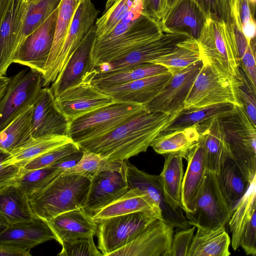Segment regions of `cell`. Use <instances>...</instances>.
I'll return each mask as SVG.
<instances>
[{
	"label": "cell",
	"mask_w": 256,
	"mask_h": 256,
	"mask_svg": "<svg viewBox=\"0 0 256 256\" xmlns=\"http://www.w3.org/2000/svg\"><path fill=\"white\" fill-rule=\"evenodd\" d=\"M178 113L168 114L146 110L101 136L77 144L80 150L95 152L108 161L126 160L146 152L152 140Z\"/></svg>",
	"instance_id": "1"
},
{
	"label": "cell",
	"mask_w": 256,
	"mask_h": 256,
	"mask_svg": "<svg viewBox=\"0 0 256 256\" xmlns=\"http://www.w3.org/2000/svg\"><path fill=\"white\" fill-rule=\"evenodd\" d=\"M162 33L159 22L143 13L142 0H136L130 12L108 34L96 38L92 68L122 56Z\"/></svg>",
	"instance_id": "2"
},
{
	"label": "cell",
	"mask_w": 256,
	"mask_h": 256,
	"mask_svg": "<svg viewBox=\"0 0 256 256\" xmlns=\"http://www.w3.org/2000/svg\"><path fill=\"white\" fill-rule=\"evenodd\" d=\"M91 180L80 174H61L28 196L37 218L46 220L62 213L84 208Z\"/></svg>",
	"instance_id": "3"
},
{
	"label": "cell",
	"mask_w": 256,
	"mask_h": 256,
	"mask_svg": "<svg viewBox=\"0 0 256 256\" xmlns=\"http://www.w3.org/2000/svg\"><path fill=\"white\" fill-rule=\"evenodd\" d=\"M242 83V80L226 74L211 63L202 61L185 100L184 108H198L223 103L242 106L240 96Z\"/></svg>",
	"instance_id": "4"
},
{
	"label": "cell",
	"mask_w": 256,
	"mask_h": 256,
	"mask_svg": "<svg viewBox=\"0 0 256 256\" xmlns=\"http://www.w3.org/2000/svg\"><path fill=\"white\" fill-rule=\"evenodd\" d=\"M220 118L230 154L251 182L256 176V126L243 106Z\"/></svg>",
	"instance_id": "5"
},
{
	"label": "cell",
	"mask_w": 256,
	"mask_h": 256,
	"mask_svg": "<svg viewBox=\"0 0 256 256\" xmlns=\"http://www.w3.org/2000/svg\"><path fill=\"white\" fill-rule=\"evenodd\" d=\"M146 110L144 104L116 102L69 122L67 136L76 143L94 139Z\"/></svg>",
	"instance_id": "6"
},
{
	"label": "cell",
	"mask_w": 256,
	"mask_h": 256,
	"mask_svg": "<svg viewBox=\"0 0 256 256\" xmlns=\"http://www.w3.org/2000/svg\"><path fill=\"white\" fill-rule=\"evenodd\" d=\"M198 42L202 61L242 80L238 52L224 21L208 18Z\"/></svg>",
	"instance_id": "7"
},
{
	"label": "cell",
	"mask_w": 256,
	"mask_h": 256,
	"mask_svg": "<svg viewBox=\"0 0 256 256\" xmlns=\"http://www.w3.org/2000/svg\"><path fill=\"white\" fill-rule=\"evenodd\" d=\"M232 212L220 188L216 174L206 170L194 210L185 213L189 224L214 230L225 226Z\"/></svg>",
	"instance_id": "8"
},
{
	"label": "cell",
	"mask_w": 256,
	"mask_h": 256,
	"mask_svg": "<svg viewBox=\"0 0 256 256\" xmlns=\"http://www.w3.org/2000/svg\"><path fill=\"white\" fill-rule=\"evenodd\" d=\"M161 215L140 212L108 218L98 223V248L104 256L127 244Z\"/></svg>",
	"instance_id": "9"
},
{
	"label": "cell",
	"mask_w": 256,
	"mask_h": 256,
	"mask_svg": "<svg viewBox=\"0 0 256 256\" xmlns=\"http://www.w3.org/2000/svg\"><path fill=\"white\" fill-rule=\"evenodd\" d=\"M42 75L23 70L10 78L0 98V132L14 119L33 106L42 88Z\"/></svg>",
	"instance_id": "10"
},
{
	"label": "cell",
	"mask_w": 256,
	"mask_h": 256,
	"mask_svg": "<svg viewBox=\"0 0 256 256\" xmlns=\"http://www.w3.org/2000/svg\"><path fill=\"white\" fill-rule=\"evenodd\" d=\"M96 72L92 68L78 84L55 96L58 108L68 122L116 102L111 96L92 85V82Z\"/></svg>",
	"instance_id": "11"
},
{
	"label": "cell",
	"mask_w": 256,
	"mask_h": 256,
	"mask_svg": "<svg viewBox=\"0 0 256 256\" xmlns=\"http://www.w3.org/2000/svg\"><path fill=\"white\" fill-rule=\"evenodd\" d=\"M58 8L42 25L21 42L15 54L13 63L26 66L42 74L52 47Z\"/></svg>",
	"instance_id": "12"
},
{
	"label": "cell",
	"mask_w": 256,
	"mask_h": 256,
	"mask_svg": "<svg viewBox=\"0 0 256 256\" xmlns=\"http://www.w3.org/2000/svg\"><path fill=\"white\" fill-rule=\"evenodd\" d=\"M202 65L196 62L172 75L158 94L144 104L149 112L174 114L184 109L186 96Z\"/></svg>",
	"instance_id": "13"
},
{
	"label": "cell",
	"mask_w": 256,
	"mask_h": 256,
	"mask_svg": "<svg viewBox=\"0 0 256 256\" xmlns=\"http://www.w3.org/2000/svg\"><path fill=\"white\" fill-rule=\"evenodd\" d=\"M174 228L158 218L109 256H170Z\"/></svg>",
	"instance_id": "14"
},
{
	"label": "cell",
	"mask_w": 256,
	"mask_h": 256,
	"mask_svg": "<svg viewBox=\"0 0 256 256\" xmlns=\"http://www.w3.org/2000/svg\"><path fill=\"white\" fill-rule=\"evenodd\" d=\"M126 174L128 188H138L146 194L160 208L163 220L179 230L190 228L184 210L174 208L166 202L160 176L146 173L127 162Z\"/></svg>",
	"instance_id": "15"
},
{
	"label": "cell",
	"mask_w": 256,
	"mask_h": 256,
	"mask_svg": "<svg viewBox=\"0 0 256 256\" xmlns=\"http://www.w3.org/2000/svg\"><path fill=\"white\" fill-rule=\"evenodd\" d=\"M189 38L185 34L162 32L122 56L94 68L97 72H106L152 63L154 60L173 52L180 42Z\"/></svg>",
	"instance_id": "16"
},
{
	"label": "cell",
	"mask_w": 256,
	"mask_h": 256,
	"mask_svg": "<svg viewBox=\"0 0 256 256\" xmlns=\"http://www.w3.org/2000/svg\"><path fill=\"white\" fill-rule=\"evenodd\" d=\"M207 19L194 0H177L158 22L162 32L185 34L198 41Z\"/></svg>",
	"instance_id": "17"
},
{
	"label": "cell",
	"mask_w": 256,
	"mask_h": 256,
	"mask_svg": "<svg viewBox=\"0 0 256 256\" xmlns=\"http://www.w3.org/2000/svg\"><path fill=\"white\" fill-rule=\"evenodd\" d=\"M26 0H10L0 22V76H5L20 44Z\"/></svg>",
	"instance_id": "18"
},
{
	"label": "cell",
	"mask_w": 256,
	"mask_h": 256,
	"mask_svg": "<svg viewBox=\"0 0 256 256\" xmlns=\"http://www.w3.org/2000/svg\"><path fill=\"white\" fill-rule=\"evenodd\" d=\"M68 122L58 108L50 87H42L33 106V138L48 135L67 136Z\"/></svg>",
	"instance_id": "19"
},
{
	"label": "cell",
	"mask_w": 256,
	"mask_h": 256,
	"mask_svg": "<svg viewBox=\"0 0 256 256\" xmlns=\"http://www.w3.org/2000/svg\"><path fill=\"white\" fill-rule=\"evenodd\" d=\"M126 170V166L122 170H106L94 175L84 208L93 215L126 193L129 188Z\"/></svg>",
	"instance_id": "20"
},
{
	"label": "cell",
	"mask_w": 256,
	"mask_h": 256,
	"mask_svg": "<svg viewBox=\"0 0 256 256\" xmlns=\"http://www.w3.org/2000/svg\"><path fill=\"white\" fill-rule=\"evenodd\" d=\"M96 37L94 24L85 36L50 87L55 96L78 84L92 68V51Z\"/></svg>",
	"instance_id": "21"
},
{
	"label": "cell",
	"mask_w": 256,
	"mask_h": 256,
	"mask_svg": "<svg viewBox=\"0 0 256 256\" xmlns=\"http://www.w3.org/2000/svg\"><path fill=\"white\" fill-rule=\"evenodd\" d=\"M99 12L92 0H82L80 2L68 28L54 68V81L95 24Z\"/></svg>",
	"instance_id": "22"
},
{
	"label": "cell",
	"mask_w": 256,
	"mask_h": 256,
	"mask_svg": "<svg viewBox=\"0 0 256 256\" xmlns=\"http://www.w3.org/2000/svg\"><path fill=\"white\" fill-rule=\"evenodd\" d=\"M61 244L64 241L96 235L98 224L84 208L62 213L45 220Z\"/></svg>",
	"instance_id": "23"
},
{
	"label": "cell",
	"mask_w": 256,
	"mask_h": 256,
	"mask_svg": "<svg viewBox=\"0 0 256 256\" xmlns=\"http://www.w3.org/2000/svg\"><path fill=\"white\" fill-rule=\"evenodd\" d=\"M172 76L168 72L99 90L116 102L144 105L153 100Z\"/></svg>",
	"instance_id": "24"
},
{
	"label": "cell",
	"mask_w": 256,
	"mask_h": 256,
	"mask_svg": "<svg viewBox=\"0 0 256 256\" xmlns=\"http://www.w3.org/2000/svg\"><path fill=\"white\" fill-rule=\"evenodd\" d=\"M56 238L47 222L40 218L30 222L6 226L0 231V244L30 250Z\"/></svg>",
	"instance_id": "25"
},
{
	"label": "cell",
	"mask_w": 256,
	"mask_h": 256,
	"mask_svg": "<svg viewBox=\"0 0 256 256\" xmlns=\"http://www.w3.org/2000/svg\"><path fill=\"white\" fill-rule=\"evenodd\" d=\"M185 159L187 168L181 188V204L184 213L192 212L204 182L206 172L204 143L198 142L188 151Z\"/></svg>",
	"instance_id": "26"
},
{
	"label": "cell",
	"mask_w": 256,
	"mask_h": 256,
	"mask_svg": "<svg viewBox=\"0 0 256 256\" xmlns=\"http://www.w3.org/2000/svg\"><path fill=\"white\" fill-rule=\"evenodd\" d=\"M216 176L220 188L233 212L250 182L232 157L228 149L222 158Z\"/></svg>",
	"instance_id": "27"
},
{
	"label": "cell",
	"mask_w": 256,
	"mask_h": 256,
	"mask_svg": "<svg viewBox=\"0 0 256 256\" xmlns=\"http://www.w3.org/2000/svg\"><path fill=\"white\" fill-rule=\"evenodd\" d=\"M82 0H60L51 50L42 75V87L54 82V73L62 48L76 11Z\"/></svg>",
	"instance_id": "28"
},
{
	"label": "cell",
	"mask_w": 256,
	"mask_h": 256,
	"mask_svg": "<svg viewBox=\"0 0 256 256\" xmlns=\"http://www.w3.org/2000/svg\"><path fill=\"white\" fill-rule=\"evenodd\" d=\"M140 212H153L162 216L159 206L146 194L132 188L94 214L92 218L98 224L108 218Z\"/></svg>",
	"instance_id": "29"
},
{
	"label": "cell",
	"mask_w": 256,
	"mask_h": 256,
	"mask_svg": "<svg viewBox=\"0 0 256 256\" xmlns=\"http://www.w3.org/2000/svg\"><path fill=\"white\" fill-rule=\"evenodd\" d=\"M204 143L206 170L216 174L224 154L228 149L220 118L196 124Z\"/></svg>",
	"instance_id": "30"
},
{
	"label": "cell",
	"mask_w": 256,
	"mask_h": 256,
	"mask_svg": "<svg viewBox=\"0 0 256 256\" xmlns=\"http://www.w3.org/2000/svg\"><path fill=\"white\" fill-rule=\"evenodd\" d=\"M0 212L8 225L33 222V213L28 196L16 186L0 192Z\"/></svg>",
	"instance_id": "31"
},
{
	"label": "cell",
	"mask_w": 256,
	"mask_h": 256,
	"mask_svg": "<svg viewBox=\"0 0 256 256\" xmlns=\"http://www.w3.org/2000/svg\"><path fill=\"white\" fill-rule=\"evenodd\" d=\"M199 138L196 124L180 130L162 132L152 140L150 146L158 154L179 153L185 158L188 151L198 142Z\"/></svg>",
	"instance_id": "32"
},
{
	"label": "cell",
	"mask_w": 256,
	"mask_h": 256,
	"mask_svg": "<svg viewBox=\"0 0 256 256\" xmlns=\"http://www.w3.org/2000/svg\"><path fill=\"white\" fill-rule=\"evenodd\" d=\"M168 72L167 68L161 64L148 63L110 72L96 71L92 83L97 89L100 90Z\"/></svg>",
	"instance_id": "33"
},
{
	"label": "cell",
	"mask_w": 256,
	"mask_h": 256,
	"mask_svg": "<svg viewBox=\"0 0 256 256\" xmlns=\"http://www.w3.org/2000/svg\"><path fill=\"white\" fill-rule=\"evenodd\" d=\"M188 256H228L230 238L225 226L214 230L196 228Z\"/></svg>",
	"instance_id": "34"
},
{
	"label": "cell",
	"mask_w": 256,
	"mask_h": 256,
	"mask_svg": "<svg viewBox=\"0 0 256 256\" xmlns=\"http://www.w3.org/2000/svg\"><path fill=\"white\" fill-rule=\"evenodd\" d=\"M164 156L165 158L164 165L159 176L166 201L174 208H182L181 188L184 177V158L179 153Z\"/></svg>",
	"instance_id": "35"
},
{
	"label": "cell",
	"mask_w": 256,
	"mask_h": 256,
	"mask_svg": "<svg viewBox=\"0 0 256 256\" xmlns=\"http://www.w3.org/2000/svg\"><path fill=\"white\" fill-rule=\"evenodd\" d=\"M72 141L68 136L48 135L32 138L12 151L2 163L23 166L30 160L54 148Z\"/></svg>",
	"instance_id": "36"
},
{
	"label": "cell",
	"mask_w": 256,
	"mask_h": 256,
	"mask_svg": "<svg viewBox=\"0 0 256 256\" xmlns=\"http://www.w3.org/2000/svg\"><path fill=\"white\" fill-rule=\"evenodd\" d=\"M236 106L218 104L198 108L183 109L162 132L182 129L222 117L232 112Z\"/></svg>",
	"instance_id": "37"
},
{
	"label": "cell",
	"mask_w": 256,
	"mask_h": 256,
	"mask_svg": "<svg viewBox=\"0 0 256 256\" xmlns=\"http://www.w3.org/2000/svg\"><path fill=\"white\" fill-rule=\"evenodd\" d=\"M33 106L27 108L0 132V148L4 151L10 154L34 138L32 130Z\"/></svg>",
	"instance_id": "38"
},
{
	"label": "cell",
	"mask_w": 256,
	"mask_h": 256,
	"mask_svg": "<svg viewBox=\"0 0 256 256\" xmlns=\"http://www.w3.org/2000/svg\"><path fill=\"white\" fill-rule=\"evenodd\" d=\"M202 60L198 41L189 38L180 42L173 52L154 60L152 63L165 66L174 75Z\"/></svg>",
	"instance_id": "39"
},
{
	"label": "cell",
	"mask_w": 256,
	"mask_h": 256,
	"mask_svg": "<svg viewBox=\"0 0 256 256\" xmlns=\"http://www.w3.org/2000/svg\"><path fill=\"white\" fill-rule=\"evenodd\" d=\"M256 210V176L244 194L236 205L228 222L232 232V246L234 250L240 246L243 230Z\"/></svg>",
	"instance_id": "40"
},
{
	"label": "cell",
	"mask_w": 256,
	"mask_h": 256,
	"mask_svg": "<svg viewBox=\"0 0 256 256\" xmlns=\"http://www.w3.org/2000/svg\"><path fill=\"white\" fill-rule=\"evenodd\" d=\"M82 156L74 166L66 170L62 174H80L91 180L99 172L106 170H122L126 164V160L110 162L99 154L87 150H82Z\"/></svg>",
	"instance_id": "41"
},
{
	"label": "cell",
	"mask_w": 256,
	"mask_h": 256,
	"mask_svg": "<svg viewBox=\"0 0 256 256\" xmlns=\"http://www.w3.org/2000/svg\"><path fill=\"white\" fill-rule=\"evenodd\" d=\"M136 0H107L102 16L94 25L96 38L108 34L131 10Z\"/></svg>",
	"instance_id": "42"
},
{
	"label": "cell",
	"mask_w": 256,
	"mask_h": 256,
	"mask_svg": "<svg viewBox=\"0 0 256 256\" xmlns=\"http://www.w3.org/2000/svg\"><path fill=\"white\" fill-rule=\"evenodd\" d=\"M60 2V0H26L27 10L20 44L46 20L58 7Z\"/></svg>",
	"instance_id": "43"
},
{
	"label": "cell",
	"mask_w": 256,
	"mask_h": 256,
	"mask_svg": "<svg viewBox=\"0 0 256 256\" xmlns=\"http://www.w3.org/2000/svg\"><path fill=\"white\" fill-rule=\"evenodd\" d=\"M62 173L59 169L52 166L32 170L23 168L16 186L29 196L44 187Z\"/></svg>",
	"instance_id": "44"
},
{
	"label": "cell",
	"mask_w": 256,
	"mask_h": 256,
	"mask_svg": "<svg viewBox=\"0 0 256 256\" xmlns=\"http://www.w3.org/2000/svg\"><path fill=\"white\" fill-rule=\"evenodd\" d=\"M80 150L78 144L72 141L34 158L26 162L23 168L32 170L49 166L64 156Z\"/></svg>",
	"instance_id": "45"
},
{
	"label": "cell",
	"mask_w": 256,
	"mask_h": 256,
	"mask_svg": "<svg viewBox=\"0 0 256 256\" xmlns=\"http://www.w3.org/2000/svg\"><path fill=\"white\" fill-rule=\"evenodd\" d=\"M94 236L63 242L58 256H102L94 241Z\"/></svg>",
	"instance_id": "46"
},
{
	"label": "cell",
	"mask_w": 256,
	"mask_h": 256,
	"mask_svg": "<svg viewBox=\"0 0 256 256\" xmlns=\"http://www.w3.org/2000/svg\"><path fill=\"white\" fill-rule=\"evenodd\" d=\"M208 18L224 21L230 20V0H194Z\"/></svg>",
	"instance_id": "47"
},
{
	"label": "cell",
	"mask_w": 256,
	"mask_h": 256,
	"mask_svg": "<svg viewBox=\"0 0 256 256\" xmlns=\"http://www.w3.org/2000/svg\"><path fill=\"white\" fill-rule=\"evenodd\" d=\"M240 68L256 92V38L248 44L240 58Z\"/></svg>",
	"instance_id": "48"
},
{
	"label": "cell",
	"mask_w": 256,
	"mask_h": 256,
	"mask_svg": "<svg viewBox=\"0 0 256 256\" xmlns=\"http://www.w3.org/2000/svg\"><path fill=\"white\" fill-rule=\"evenodd\" d=\"M243 83L240 88V96L241 102L248 118L256 126V101L255 92L250 82L240 68Z\"/></svg>",
	"instance_id": "49"
},
{
	"label": "cell",
	"mask_w": 256,
	"mask_h": 256,
	"mask_svg": "<svg viewBox=\"0 0 256 256\" xmlns=\"http://www.w3.org/2000/svg\"><path fill=\"white\" fill-rule=\"evenodd\" d=\"M9 154L0 148V192L10 186H16L23 169L16 164L6 166L2 163Z\"/></svg>",
	"instance_id": "50"
},
{
	"label": "cell",
	"mask_w": 256,
	"mask_h": 256,
	"mask_svg": "<svg viewBox=\"0 0 256 256\" xmlns=\"http://www.w3.org/2000/svg\"><path fill=\"white\" fill-rule=\"evenodd\" d=\"M196 227L180 230L173 234L170 256H188Z\"/></svg>",
	"instance_id": "51"
},
{
	"label": "cell",
	"mask_w": 256,
	"mask_h": 256,
	"mask_svg": "<svg viewBox=\"0 0 256 256\" xmlns=\"http://www.w3.org/2000/svg\"><path fill=\"white\" fill-rule=\"evenodd\" d=\"M240 246L247 255H256V212L252 214L243 230Z\"/></svg>",
	"instance_id": "52"
},
{
	"label": "cell",
	"mask_w": 256,
	"mask_h": 256,
	"mask_svg": "<svg viewBox=\"0 0 256 256\" xmlns=\"http://www.w3.org/2000/svg\"><path fill=\"white\" fill-rule=\"evenodd\" d=\"M167 0H142V12L159 22L164 16Z\"/></svg>",
	"instance_id": "53"
},
{
	"label": "cell",
	"mask_w": 256,
	"mask_h": 256,
	"mask_svg": "<svg viewBox=\"0 0 256 256\" xmlns=\"http://www.w3.org/2000/svg\"><path fill=\"white\" fill-rule=\"evenodd\" d=\"M82 156V150H80L76 152L70 154L55 162L49 166L59 169L62 172L75 166L80 160Z\"/></svg>",
	"instance_id": "54"
},
{
	"label": "cell",
	"mask_w": 256,
	"mask_h": 256,
	"mask_svg": "<svg viewBox=\"0 0 256 256\" xmlns=\"http://www.w3.org/2000/svg\"><path fill=\"white\" fill-rule=\"evenodd\" d=\"M30 250L10 245L0 244V256H30Z\"/></svg>",
	"instance_id": "55"
},
{
	"label": "cell",
	"mask_w": 256,
	"mask_h": 256,
	"mask_svg": "<svg viewBox=\"0 0 256 256\" xmlns=\"http://www.w3.org/2000/svg\"><path fill=\"white\" fill-rule=\"evenodd\" d=\"M238 10L242 26L254 18L250 12L248 0H238Z\"/></svg>",
	"instance_id": "56"
},
{
	"label": "cell",
	"mask_w": 256,
	"mask_h": 256,
	"mask_svg": "<svg viewBox=\"0 0 256 256\" xmlns=\"http://www.w3.org/2000/svg\"><path fill=\"white\" fill-rule=\"evenodd\" d=\"M243 34L249 44L250 40L256 38V24L254 18L251 19L248 22L242 26Z\"/></svg>",
	"instance_id": "57"
},
{
	"label": "cell",
	"mask_w": 256,
	"mask_h": 256,
	"mask_svg": "<svg viewBox=\"0 0 256 256\" xmlns=\"http://www.w3.org/2000/svg\"><path fill=\"white\" fill-rule=\"evenodd\" d=\"M10 80V78L9 77L5 76H0V98L4 94Z\"/></svg>",
	"instance_id": "58"
},
{
	"label": "cell",
	"mask_w": 256,
	"mask_h": 256,
	"mask_svg": "<svg viewBox=\"0 0 256 256\" xmlns=\"http://www.w3.org/2000/svg\"><path fill=\"white\" fill-rule=\"evenodd\" d=\"M10 0H0V22L8 8Z\"/></svg>",
	"instance_id": "59"
},
{
	"label": "cell",
	"mask_w": 256,
	"mask_h": 256,
	"mask_svg": "<svg viewBox=\"0 0 256 256\" xmlns=\"http://www.w3.org/2000/svg\"><path fill=\"white\" fill-rule=\"evenodd\" d=\"M248 1L252 15L254 18L256 0H248Z\"/></svg>",
	"instance_id": "60"
},
{
	"label": "cell",
	"mask_w": 256,
	"mask_h": 256,
	"mask_svg": "<svg viewBox=\"0 0 256 256\" xmlns=\"http://www.w3.org/2000/svg\"><path fill=\"white\" fill-rule=\"evenodd\" d=\"M8 226V222L0 212V228L3 229Z\"/></svg>",
	"instance_id": "61"
},
{
	"label": "cell",
	"mask_w": 256,
	"mask_h": 256,
	"mask_svg": "<svg viewBox=\"0 0 256 256\" xmlns=\"http://www.w3.org/2000/svg\"><path fill=\"white\" fill-rule=\"evenodd\" d=\"M177 0H166V12L172 6L176 1Z\"/></svg>",
	"instance_id": "62"
}]
</instances>
